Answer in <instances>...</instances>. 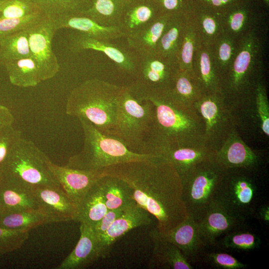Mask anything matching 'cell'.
Segmentation results:
<instances>
[{
    "mask_svg": "<svg viewBox=\"0 0 269 269\" xmlns=\"http://www.w3.org/2000/svg\"><path fill=\"white\" fill-rule=\"evenodd\" d=\"M49 157L31 140L22 136L13 147L0 180L31 189L62 187L48 167Z\"/></svg>",
    "mask_w": 269,
    "mask_h": 269,
    "instance_id": "5",
    "label": "cell"
},
{
    "mask_svg": "<svg viewBox=\"0 0 269 269\" xmlns=\"http://www.w3.org/2000/svg\"><path fill=\"white\" fill-rule=\"evenodd\" d=\"M261 223L267 225L269 224V206L266 202L261 204L256 210L254 216Z\"/></svg>",
    "mask_w": 269,
    "mask_h": 269,
    "instance_id": "50",
    "label": "cell"
},
{
    "mask_svg": "<svg viewBox=\"0 0 269 269\" xmlns=\"http://www.w3.org/2000/svg\"><path fill=\"white\" fill-rule=\"evenodd\" d=\"M38 209L33 189L0 180V213Z\"/></svg>",
    "mask_w": 269,
    "mask_h": 269,
    "instance_id": "22",
    "label": "cell"
},
{
    "mask_svg": "<svg viewBox=\"0 0 269 269\" xmlns=\"http://www.w3.org/2000/svg\"><path fill=\"white\" fill-rule=\"evenodd\" d=\"M29 230L0 227V254L20 249L29 237Z\"/></svg>",
    "mask_w": 269,
    "mask_h": 269,
    "instance_id": "40",
    "label": "cell"
},
{
    "mask_svg": "<svg viewBox=\"0 0 269 269\" xmlns=\"http://www.w3.org/2000/svg\"><path fill=\"white\" fill-rule=\"evenodd\" d=\"M267 5H269V0H264Z\"/></svg>",
    "mask_w": 269,
    "mask_h": 269,
    "instance_id": "51",
    "label": "cell"
},
{
    "mask_svg": "<svg viewBox=\"0 0 269 269\" xmlns=\"http://www.w3.org/2000/svg\"><path fill=\"white\" fill-rule=\"evenodd\" d=\"M201 90L203 88L193 72L178 68L169 93L171 98L181 105L184 101L200 94Z\"/></svg>",
    "mask_w": 269,
    "mask_h": 269,
    "instance_id": "37",
    "label": "cell"
},
{
    "mask_svg": "<svg viewBox=\"0 0 269 269\" xmlns=\"http://www.w3.org/2000/svg\"><path fill=\"white\" fill-rule=\"evenodd\" d=\"M30 56L27 28L0 39V66Z\"/></svg>",
    "mask_w": 269,
    "mask_h": 269,
    "instance_id": "36",
    "label": "cell"
},
{
    "mask_svg": "<svg viewBox=\"0 0 269 269\" xmlns=\"http://www.w3.org/2000/svg\"><path fill=\"white\" fill-rule=\"evenodd\" d=\"M200 112L206 123L207 130H209L216 121L218 115L217 104L212 97H206L202 101Z\"/></svg>",
    "mask_w": 269,
    "mask_h": 269,
    "instance_id": "46",
    "label": "cell"
},
{
    "mask_svg": "<svg viewBox=\"0 0 269 269\" xmlns=\"http://www.w3.org/2000/svg\"><path fill=\"white\" fill-rule=\"evenodd\" d=\"M191 170L181 179L183 200L189 216L198 220L215 199L224 169L216 160Z\"/></svg>",
    "mask_w": 269,
    "mask_h": 269,
    "instance_id": "7",
    "label": "cell"
},
{
    "mask_svg": "<svg viewBox=\"0 0 269 269\" xmlns=\"http://www.w3.org/2000/svg\"><path fill=\"white\" fill-rule=\"evenodd\" d=\"M48 167L67 196L77 208L87 191L101 177L99 172L59 165L51 160L48 162Z\"/></svg>",
    "mask_w": 269,
    "mask_h": 269,
    "instance_id": "14",
    "label": "cell"
},
{
    "mask_svg": "<svg viewBox=\"0 0 269 269\" xmlns=\"http://www.w3.org/2000/svg\"><path fill=\"white\" fill-rule=\"evenodd\" d=\"M256 94L258 111L262 121L263 132L269 134V113L268 97L266 88L258 79L256 83Z\"/></svg>",
    "mask_w": 269,
    "mask_h": 269,
    "instance_id": "45",
    "label": "cell"
},
{
    "mask_svg": "<svg viewBox=\"0 0 269 269\" xmlns=\"http://www.w3.org/2000/svg\"><path fill=\"white\" fill-rule=\"evenodd\" d=\"M262 43L255 27H251L238 39L236 54L227 72L229 86L238 90L249 77L263 65Z\"/></svg>",
    "mask_w": 269,
    "mask_h": 269,
    "instance_id": "8",
    "label": "cell"
},
{
    "mask_svg": "<svg viewBox=\"0 0 269 269\" xmlns=\"http://www.w3.org/2000/svg\"><path fill=\"white\" fill-rule=\"evenodd\" d=\"M22 136L21 131L13 126L0 132V180L11 150Z\"/></svg>",
    "mask_w": 269,
    "mask_h": 269,
    "instance_id": "41",
    "label": "cell"
},
{
    "mask_svg": "<svg viewBox=\"0 0 269 269\" xmlns=\"http://www.w3.org/2000/svg\"><path fill=\"white\" fill-rule=\"evenodd\" d=\"M192 14L200 42L212 46L223 33L221 13L195 5Z\"/></svg>",
    "mask_w": 269,
    "mask_h": 269,
    "instance_id": "27",
    "label": "cell"
},
{
    "mask_svg": "<svg viewBox=\"0 0 269 269\" xmlns=\"http://www.w3.org/2000/svg\"><path fill=\"white\" fill-rule=\"evenodd\" d=\"M221 17L223 33L237 39L252 27L250 11L241 1L222 12Z\"/></svg>",
    "mask_w": 269,
    "mask_h": 269,
    "instance_id": "35",
    "label": "cell"
},
{
    "mask_svg": "<svg viewBox=\"0 0 269 269\" xmlns=\"http://www.w3.org/2000/svg\"><path fill=\"white\" fill-rule=\"evenodd\" d=\"M154 114L153 104L143 97L133 83L123 86L118 101L114 136L131 151L148 154L147 143Z\"/></svg>",
    "mask_w": 269,
    "mask_h": 269,
    "instance_id": "3",
    "label": "cell"
},
{
    "mask_svg": "<svg viewBox=\"0 0 269 269\" xmlns=\"http://www.w3.org/2000/svg\"><path fill=\"white\" fill-rule=\"evenodd\" d=\"M202 258L215 269H241L248 267L247 264L241 262L231 255L219 251H205Z\"/></svg>",
    "mask_w": 269,
    "mask_h": 269,
    "instance_id": "42",
    "label": "cell"
},
{
    "mask_svg": "<svg viewBox=\"0 0 269 269\" xmlns=\"http://www.w3.org/2000/svg\"><path fill=\"white\" fill-rule=\"evenodd\" d=\"M224 169H253L259 163L258 157L244 143L235 141L225 148L216 159Z\"/></svg>",
    "mask_w": 269,
    "mask_h": 269,
    "instance_id": "30",
    "label": "cell"
},
{
    "mask_svg": "<svg viewBox=\"0 0 269 269\" xmlns=\"http://www.w3.org/2000/svg\"><path fill=\"white\" fill-rule=\"evenodd\" d=\"M224 169L218 186L215 199L248 219L266 202L263 185L246 168Z\"/></svg>",
    "mask_w": 269,
    "mask_h": 269,
    "instance_id": "6",
    "label": "cell"
},
{
    "mask_svg": "<svg viewBox=\"0 0 269 269\" xmlns=\"http://www.w3.org/2000/svg\"><path fill=\"white\" fill-rule=\"evenodd\" d=\"M171 15L161 14L126 36L128 48L138 57L156 53L158 42Z\"/></svg>",
    "mask_w": 269,
    "mask_h": 269,
    "instance_id": "19",
    "label": "cell"
},
{
    "mask_svg": "<svg viewBox=\"0 0 269 269\" xmlns=\"http://www.w3.org/2000/svg\"><path fill=\"white\" fill-rule=\"evenodd\" d=\"M160 14H185L195 6L194 0H152Z\"/></svg>",
    "mask_w": 269,
    "mask_h": 269,
    "instance_id": "44",
    "label": "cell"
},
{
    "mask_svg": "<svg viewBox=\"0 0 269 269\" xmlns=\"http://www.w3.org/2000/svg\"><path fill=\"white\" fill-rule=\"evenodd\" d=\"M178 69L176 63L156 53L138 57L134 84L142 91H160L171 88Z\"/></svg>",
    "mask_w": 269,
    "mask_h": 269,
    "instance_id": "12",
    "label": "cell"
},
{
    "mask_svg": "<svg viewBox=\"0 0 269 269\" xmlns=\"http://www.w3.org/2000/svg\"><path fill=\"white\" fill-rule=\"evenodd\" d=\"M99 181L108 210H125L136 203L134 199L133 189L123 179L112 175H103Z\"/></svg>",
    "mask_w": 269,
    "mask_h": 269,
    "instance_id": "24",
    "label": "cell"
},
{
    "mask_svg": "<svg viewBox=\"0 0 269 269\" xmlns=\"http://www.w3.org/2000/svg\"><path fill=\"white\" fill-rule=\"evenodd\" d=\"M30 55L36 64L43 81L53 78L60 65L52 47L56 30L53 21L44 16L27 28Z\"/></svg>",
    "mask_w": 269,
    "mask_h": 269,
    "instance_id": "9",
    "label": "cell"
},
{
    "mask_svg": "<svg viewBox=\"0 0 269 269\" xmlns=\"http://www.w3.org/2000/svg\"><path fill=\"white\" fill-rule=\"evenodd\" d=\"M125 0V1H127V2H129V1H130L131 0Z\"/></svg>",
    "mask_w": 269,
    "mask_h": 269,
    "instance_id": "52",
    "label": "cell"
},
{
    "mask_svg": "<svg viewBox=\"0 0 269 269\" xmlns=\"http://www.w3.org/2000/svg\"><path fill=\"white\" fill-rule=\"evenodd\" d=\"M247 219L214 199L197 221L208 247H215L220 238L234 229L245 226Z\"/></svg>",
    "mask_w": 269,
    "mask_h": 269,
    "instance_id": "10",
    "label": "cell"
},
{
    "mask_svg": "<svg viewBox=\"0 0 269 269\" xmlns=\"http://www.w3.org/2000/svg\"><path fill=\"white\" fill-rule=\"evenodd\" d=\"M193 71L203 89L210 93L217 92L219 73L214 62L211 46L199 42L193 56Z\"/></svg>",
    "mask_w": 269,
    "mask_h": 269,
    "instance_id": "23",
    "label": "cell"
},
{
    "mask_svg": "<svg viewBox=\"0 0 269 269\" xmlns=\"http://www.w3.org/2000/svg\"><path fill=\"white\" fill-rule=\"evenodd\" d=\"M80 239L75 248L57 269H84L101 258L99 241L93 228L80 223Z\"/></svg>",
    "mask_w": 269,
    "mask_h": 269,
    "instance_id": "17",
    "label": "cell"
},
{
    "mask_svg": "<svg viewBox=\"0 0 269 269\" xmlns=\"http://www.w3.org/2000/svg\"><path fill=\"white\" fill-rule=\"evenodd\" d=\"M241 0H194L196 6L222 13Z\"/></svg>",
    "mask_w": 269,
    "mask_h": 269,
    "instance_id": "47",
    "label": "cell"
},
{
    "mask_svg": "<svg viewBox=\"0 0 269 269\" xmlns=\"http://www.w3.org/2000/svg\"><path fill=\"white\" fill-rule=\"evenodd\" d=\"M3 66L10 83L14 86L34 87L43 82L39 70L31 56L8 62Z\"/></svg>",
    "mask_w": 269,
    "mask_h": 269,
    "instance_id": "28",
    "label": "cell"
},
{
    "mask_svg": "<svg viewBox=\"0 0 269 269\" xmlns=\"http://www.w3.org/2000/svg\"><path fill=\"white\" fill-rule=\"evenodd\" d=\"M149 236L153 243L152 253L148 264L149 269H193L179 249L159 235L156 227L149 232Z\"/></svg>",
    "mask_w": 269,
    "mask_h": 269,
    "instance_id": "18",
    "label": "cell"
},
{
    "mask_svg": "<svg viewBox=\"0 0 269 269\" xmlns=\"http://www.w3.org/2000/svg\"><path fill=\"white\" fill-rule=\"evenodd\" d=\"M123 86L98 79L84 81L69 94L65 113L114 136L119 97Z\"/></svg>",
    "mask_w": 269,
    "mask_h": 269,
    "instance_id": "2",
    "label": "cell"
},
{
    "mask_svg": "<svg viewBox=\"0 0 269 269\" xmlns=\"http://www.w3.org/2000/svg\"><path fill=\"white\" fill-rule=\"evenodd\" d=\"M44 16L43 13H40L22 18L0 17V39L14 32L27 28Z\"/></svg>",
    "mask_w": 269,
    "mask_h": 269,
    "instance_id": "43",
    "label": "cell"
},
{
    "mask_svg": "<svg viewBox=\"0 0 269 269\" xmlns=\"http://www.w3.org/2000/svg\"><path fill=\"white\" fill-rule=\"evenodd\" d=\"M2 0H0V3L1 2Z\"/></svg>",
    "mask_w": 269,
    "mask_h": 269,
    "instance_id": "53",
    "label": "cell"
},
{
    "mask_svg": "<svg viewBox=\"0 0 269 269\" xmlns=\"http://www.w3.org/2000/svg\"><path fill=\"white\" fill-rule=\"evenodd\" d=\"M261 244L260 236L246 225L234 229L220 238L215 247L222 250L251 251L259 248Z\"/></svg>",
    "mask_w": 269,
    "mask_h": 269,
    "instance_id": "34",
    "label": "cell"
},
{
    "mask_svg": "<svg viewBox=\"0 0 269 269\" xmlns=\"http://www.w3.org/2000/svg\"><path fill=\"white\" fill-rule=\"evenodd\" d=\"M40 13L32 0H2L0 4V17L17 19Z\"/></svg>",
    "mask_w": 269,
    "mask_h": 269,
    "instance_id": "39",
    "label": "cell"
},
{
    "mask_svg": "<svg viewBox=\"0 0 269 269\" xmlns=\"http://www.w3.org/2000/svg\"><path fill=\"white\" fill-rule=\"evenodd\" d=\"M90 7L83 15L90 17L99 24L121 27V19L126 4L124 0H91Z\"/></svg>",
    "mask_w": 269,
    "mask_h": 269,
    "instance_id": "29",
    "label": "cell"
},
{
    "mask_svg": "<svg viewBox=\"0 0 269 269\" xmlns=\"http://www.w3.org/2000/svg\"><path fill=\"white\" fill-rule=\"evenodd\" d=\"M185 14L170 16L156 46L157 54L176 64L184 31Z\"/></svg>",
    "mask_w": 269,
    "mask_h": 269,
    "instance_id": "25",
    "label": "cell"
},
{
    "mask_svg": "<svg viewBox=\"0 0 269 269\" xmlns=\"http://www.w3.org/2000/svg\"><path fill=\"white\" fill-rule=\"evenodd\" d=\"M38 209L53 222L77 220L78 211L62 187L45 186L33 189Z\"/></svg>",
    "mask_w": 269,
    "mask_h": 269,
    "instance_id": "16",
    "label": "cell"
},
{
    "mask_svg": "<svg viewBox=\"0 0 269 269\" xmlns=\"http://www.w3.org/2000/svg\"><path fill=\"white\" fill-rule=\"evenodd\" d=\"M44 15L52 20L70 15H82L90 7L88 0H32Z\"/></svg>",
    "mask_w": 269,
    "mask_h": 269,
    "instance_id": "32",
    "label": "cell"
},
{
    "mask_svg": "<svg viewBox=\"0 0 269 269\" xmlns=\"http://www.w3.org/2000/svg\"><path fill=\"white\" fill-rule=\"evenodd\" d=\"M56 31L70 28L105 40L111 41L125 37L120 27L101 25L89 17L83 15H70L53 20Z\"/></svg>",
    "mask_w": 269,
    "mask_h": 269,
    "instance_id": "20",
    "label": "cell"
},
{
    "mask_svg": "<svg viewBox=\"0 0 269 269\" xmlns=\"http://www.w3.org/2000/svg\"><path fill=\"white\" fill-rule=\"evenodd\" d=\"M192 9L185 14L184 31L181 47L176 58V63L179 69L193 72V56L200 41L192 16Z\"/></svg>",
    "mask_w": 269,
    "mask_h": 269,
    "instance_id": "33",
    "label": "cell"
},
{
    "mask_svg": "<svg viewBox=\"0 0 269 269\" xmlns=\"http://www.w3.org/2000/svg\"><path fill=\"white\" fill-rule=\"evenodd\" d=\"M213 58L218 73H227L238 48V39L223 33L211 46Z\"/></svg>",
    "mask_w": 269,
    "mask_h": 269,
    "instance_id": "38",
    "label": "cell"
},
{
    "mask_svg": "<svg viewBox=\"0 0 269 269\" xmlns=\"http://www.w3.org/2000/svg\"><path fill=\"white\" fill-rule=\"evenodd\" d=\"M158 232L162 238L176 246L190 264L202 259L208 248L198 221L189 215L168 232Z\"/></svg>",
    "mask_w": 269,
    "mask_h": 269,
    "instance_id": "13",
    "label": "cell"
},
{
    "mask_svg": "<svg viewBox=\"0 0 269 269\" xmlns=\"http://www.w3.org/2000/svg\"><path fill=\"white\" fill-rule=\"evenodd\" d=\"M160 15L152 0H131L125 6L120 27L127 36Z\"/></svg>",
    "mask_w": 269,
    "mask_h": 269,
    "instance_id": "21",
    "label": "cell"
},
{
    "mask_svg": "<svg viewBox=\"0 0 269 269\" xmlns=\"http://www.w3.org/2000/svg\"><path fill=\"white\" fill-rule=\"evenodd\" d=\"M90 0V1H91V0Z\"/></svg>",
    "mask_w": 269,
    "mask_h": 269,
    "instance_id": "54",
    "label": "cell"
},
{
    "mask_svg": "<svg viewBox=\"0 0 269 269\" xmlns=\"http://www.w3.org/2000/svg\"><path fill=\"white\" fill-rule=\"evenodd\" d=\"M99 178L86 193L77 208L76 222L86 224L92 227L108 210Z\"/></svg>",
    "mask_w": 269,
    "mask_h": 269,
    "instance_id": "26",
    "label": "cell"
},
{
    "mask_svg": "<svg viewBox=\"0 0 269 269\" xmlns=\"http://www.w3.org/2000/svg\"><path fill=\"white\" fill-rule=\"evenodd\" d=\"M78 120L84 134L83 147L79 152L69 157L64 166L100 172L112 165L154 155L133 152L117 137L102 133L86 120Z\"/></svg>",
    "mask_w": 269,
    "mask_h": 269,
    "instance_id": "4",
    "label": "cell"
},
{
    "mask_svg": "<svg viewBox=\"0 0 269 269\" xmlns=\"http://www.w3.org/2000/svg\"><path fill=\"white\" fill-rule=\"evenodd\" d=\"M39 209H27L0 213V227L30 230L39 225L53 223Z\"/></svg>",
    "mask_w": 269,
    "mask_h": 269,
    "instance_id": "31",
    "label": "cell"
},
{
    "mask_svg": "<svg viewBox=\"0 0 269 269\" xmlns=\"http://www.w3.org/2000/svg\"><path fill=\"white\" fill-rule=\"evenodd\" d=\"M100 173L126 181L136 204L155 218L161 233L172 230L189 216L181 178L172 163L160 155L112 165Z\"/></svg>",
    "mask_w": 269,
    "mask_h": 269,
    "instance_id": "1",
    "label": "cell"
},
{
    "mask_svg": "<svg viewBox=\"0 0 269 269\" xmlns=\"http://www.w3.org/2000/svg\"><path fill=\"white\" fill-rule=\"evenodd\" d=\"M149 212L136 203L124 211L99 240L101 258L109 256L114 244L131 230L150 225L152 222Z\"/></svg>",
    "mask_w": 269,
    "mask_h": 269,
    "instance_id": "15",
    "label": "cell"
},
{
    "mask_svg": "<svg viewBox=\"0 0 269 269\" xmlns=\"http://www.w3.org/2000/svg\"><path fill=\"white\" fill-rule=\"evenodd\" d=\"M14 117L6 106L0 104V132L13 126Z\"/></svg>",
    "mask_w": 269,
    "mask_h": 269,
    "instance_id": "49",
    "label": "cell"
},
{
    "mask_svg": "<svg viewBox=\"0 0 269 269\" xmlns=\"http://www.w3.org/2000/svg\"><path fill=\"white\" fill-rule=\"evenodd\" d=\"M68 47L73 53L93 50L102 52L114 61L119 68L134 75L137 72L138 57L133 51L111 42L79 31L68 37Z\"/></svg>",
    "mask_w": 269,
    "mask_h": 269,
    "instance_id": "11",
    "label": "cell"
},
{
    "mask_svg": "<svg viewBox=\"0 0 269 269\" xmlns=\"http://www.w3.org/2000/svg\"><path fill=\"white\" fill-rule=\"evenodd\" d=\"M124 211L121 209L108 210L103 217L93 227L98 241L114 221L122 214Z\"/></svg>",
    "mask_w": 269,
    "mask_h": 269,
    "instance_id": "48",
    "label": "cell"
}]
</instances>
